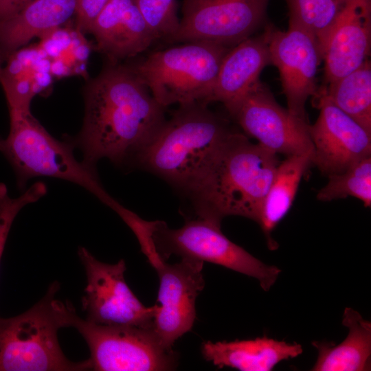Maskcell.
<instances>
[{"instance_id":"cell-1","label":"cell","mask_w":371,"mask_h":371,"mask_svg":"<svg viewBox=\"0 0 371 371\" xmlns=\"http://www.w3.org/2000/svg\"><path fill=\"white\" fill-rule=\"evenodd\" d=\"M84 98L82 126L69 142L95 170L101 159L117 164L133 159L166 121L165 108L128 64L109 63L88 82Z\"/></svg>"},{"instance_id":"cell-2","label":"cell","mask_w":371,"mask_h":371,"mask_svg":"<svg viewBox=\"0 0 371 371\" xmlns=\"http://www.w3.org/2000/svg\"><path fill=\"white\" fill-rule=\"evenodd\" d=\"M279 163L277 154L232 130L187 193L196 216L221 223L226 216H238L258 223Z\"/></svg>"},{"instance_id":"cell-3","label":"cell","mask_w":371,"mask_h":371,"mask_svg":"<svg viewBox=\"0 0 371 371\" xmlns=\"http://www.w3.org/2000/svg\"><path fill=\"white\" fill-rule=\"evenodd\" d=\"M203 102L179 106L136 154L135 162L188 193L232 131Z\"/></svg>"},{"instance_id":"cell-4","label":"cell","mask_w":371,"mask_h":371,"mask_svg":"<svg viewBox=\"0 0 371 371\" xmlns=\"http://www.w3.org/2000/svg\"><path fill=\"white\" fill-rule=\"evenodd\" d=\"M53 282L45 295L25 312L0 317V371H82L91 370L89 359L74 362L66 357L58 330L72 327L78 315L71 304L56 298Z\"/></svg>"},{"instance_id":"cell-5","label":"cell","mask_w":371,"mask_h":371,"mask_svg":"<svg viewBox=\"0 0 371 371\" xmlns=\"http://www.w3.org/2000/svg\"><path fill=\"white\" fill-rule=\"evenodd\" d=\"M9 115L10 131L6 137H0V152L12 166L19 188L34 177H48L82 187L110 208L117 202L96 170L76 159L69 141L54 138L31 112L9 111Z\"/></svg>"},{"instance_id":"cell-6","label":"cell","mask_w":371,"mask_h":371,"mask_svg":"<svg viewBox=\"0 0 371 371\" xmlns=\"http://www.w3.org/2000/svg\"><path fill=\"white\" fill-rule=\"evenodd\" d=\"M231 48L208 41L186 42L128 65L164 108L208 104L221 63Z\"/></svg>"},{"instance_id":"cell-7","label":"cell","mask_w":371,"mask_h":371,"mask_svg":"<svg viewBox=\"0 0 371 371\" xmlns=\"http://www.w3.org/2000/svg\"><path fill=\"white\" fill-rule=\"evenodd\" d=\"M148 239L157 253L166 260L172 255L221 265L256 279L268 291L281 273L280 269L267 265L221 232V223L195 216L178 229L164 221H146Z\"/></svg>"},{"instance_id":"cell-8","label":"cell","mask_w":371,"mask_h":371,"mask_svg":"<svg viewBox=\"0 0 371 371\" xmlns=\"http://www.w3.org/2000/svg\"><path fill=\"white\" fill-rule=\"evenodd\" d=\"M87 343L91 370H172L178 355L153 328L99 325L76 317L73 326Z\"/></svg>"},{"instance_id":"cell-9","label":"cell","mask_w":371,"mask_h":371,"mask_svg":"<svg viewBox=\"0 0 371 371\" xmlns=\"http://www.w3.org/2000/svg\"><path fill=\"white\" fill-rule=\"evenodd\" d=\"M226 109L245 134L265 148L286 157L314 156L308 122L280 105L260 80Z\"/></svg>"},{"instance_id":"cell-10","label":"cell","mask_w":371,"mask_h":371,"mask_svg":"<svg viewBox=\"0 0 371 371\" xmlns=\"http://www.w3.org/2000/svg\"><path fill=\"white\" fill-rule=\"evenodd\" d=\"M78 254L86 273L87 286L82 299L86 320L104 326L153 328L157 304L145 306L126 282L123 259L108 264L96 259L84 247Z\"/></svg>"},{"instance_id":"cell-11","label":"cell","mask_w":371,"mask_h":371,"mask_svg":"<svg viewBox=\"0 0 371 371\" xmlns=\"http://www.w3.org/2000/svg\"><path fill=\"white\" fill-rule=\"evenodd\" d=\"M269 0H184L182 18L166 41H208L232 47L265 23Z\"/></svg>"},{"instance_id":"cell-12","label":"cell","mask_w":371,"mask_h":371,"mask_svg":"<svg viewBox=\"0 0 371 371\" xmlns=\"http://www.w3.org/2000/svg\"><path fill=\"white\" fill-rule=\"evenodd\" d=\"M142 251L159 280L153 329L166 346L172 348L179 337L192 329L196 319V299L205 286L203 262L181 258L179 262L168 264L152 246Z\"/></svg>"},{"instance_id":"cell-13","label":"cell","mask_w":371,"mask_h":371,"mask_svg":"<svg viewBox=\"0 0 371 371\" xmlns=\"http://www.w3.org/2000/svg\"><path fill=\"white\" fill-rule=\"evenodd\" d=\"M271 65L279 71L282 91L288 110L307 121L305 105L310 97H315L319 87L317 71L322 56L315 38L304 30L289 25L282 31L267 24L264 30Z\"/></svg>"},{"instance_id":"cell-14","label":"cell","mask_w":371,"mask_h":371,"mask_svg":"<svg viewBox=\"0 0 371 371\" xmlns=\"http://www.w3.org/2000/svg\"><path fill=\"white\" fill-rule=\"evenodd\" d=\"M314 98L319 113L308 126L313 164L328 176L371 156V133L336 106L322 88Z\"/></svg>"},{"instance_id":"cell-15","label":"cell","mask_w":371,"mask_h":371,"mask_svg":"<svg viewBox=\"0 0 371 371\" xmlns=\"http://www.w3.org/2000/svg\"><path fill=\"white\" fill-rule=\"evenodd\" d=\"M97 49L116 63L146 51L157 40L134 0H109L92 22Z\"/></svg>"},{"instance_id":"cell-16","label":"cell","mask_w":371,"mask_h":371,"mask_svg":"<svg viewBox=\"0 0 371 371\" xmlns=\"http://www.w3.org/2000/svg\"><path fill=\"white\" fill-rule=\"evenodd\" d=\"M371 47V0H352L334 27L324 48L328 85L359 67Z\"/></svg>"},{"instance_id":"cell-17","label":"cell","mask_w":371,"mask_h":371,"mask_svg":"<svg viewBox=\"0 0 371 371\" xmlns=\"http://www.w3.org/2000/svg\"><path fill=\"white\" fill-rule=\"evenodd\" d=\"M269 65L265 32L238 43L225 56L207 103L218 102L227 109L260 80L262 71Z\"/></svg>"},{"instance_id":"cell-18","label":"cell","mask_w":371,"mask_h":371,"mask_svg":"<svg viewBox=\"0 0 371 371\" xmlns=\"http://www.w3.org/2000/svg\"><path fill=\"white\" fill-rule=\"evenodd\" d=\"M78 0H32L12 16L0 21V58L43 37L75 16Z\"/></svg>"},{"instance_id":"cell-19","label":"cell","mask_w":371,"mask_h":371,"mask_svg":"<svg viewBox=\"0 0 371 371\" xmlns=\"http://www.w3.org/2000/svg\"><path fill=\"white\" fill-rule=\"evenodd\" d=\"M302 352L299 344L266 336L232 341H207L201 346L203 357L214 366L241 371H270L282 361L297 357Z\"/></svg>"},{"instance_id":"cell-20","label":"cell","mask_w":371,"mask_h":371,"mask_svg":"<svg viewBox=\"0 0 371 371\" xmlns=\"http://www.w3.org/2000/svg\"><path fill=\"white\" fill-rule=\"evenodd\" d=\"M0 74L9 111L31 112L32 98L46 85L51 73L50 62L39 46L21 47L4 61Z\"/></svg>"},{"instance_id":"cell-21","label":"cell","mask_w":371,"mask_h":371,"mask_svg":"<svg viewBox=\"0 0 371 371\" xmlns=\"http://www.w3.org/2000/svg\"><path fill=\"white\" fill-rule=\"evenodd\" d=\"M342 324L348 334L339 344L314 341L317 351L313 371L370 370L371 322L357 311L347 307L343 314Z\"/></svg>"},{"instance_id":"cell-22","label":"cell","mask_w":371,"mask_h":371,"mask_svg":"<svg viewBox=\"0 0 371 371\" xmlns=\"http://www.w3.org/2000/svg\"><path fill=\"white\" fill-rule=\"evenodd\" d=\"M313 159L311 155L289 156L277 167L258 222L270 250L278 247L271 233L292 206L301 179L313 164Z\"/></svg>"},{"instance_id":"cell-23","label":"cell","mask_w":371,"mask_h":371,"mask_svg":"<svg viewBox=\"0 0 371 371\" xmlns=\"http://www.w3.org/2000/svg\"><path fill=\"white\" fill-rule=\"evenodd\" d=\"M340 110L371 133V64L359 67L321 87Z\"/></svg>"},{"instance_id":"cell-24","label":"cell","mask_w":371,"mask_h":371,"mask_svg":"<svg viewBox=\"0 0 371 371\" xmlns=\"http://www.w3.org/2000/svg\"><path fill=\"white\" fill-rule=\"evenodd\" d=\"M289 25L300 27L316 40L322 56L339 18L352 0H285Z\"/></svg>"},{"instance_id":"cell-25","label":"cell","mask_w":371,"mask_h":371,"mask_svg":"<svg viewBox=\"0 0 371 371\" xmlns=\"http://www.w3.org/2000/svg\"><path fill=\"white\" fill-rule=\"evenodd\" d=\"M328 177L327 183L317 192L318 200L326 202L351 196L360 200L366 207L371 206V156Z\"/></svg>"},{"instance_id":"cell-26","label":"cell","mask_w":371,"mask_h":371,"mask_svg":"<svg viewBox=\"0 0 371 371\" xmlns=\"http://www.w3.org/2000/svg\"><path fill=\"white\" fill-rule=\"evenodd\" d=\"M47 193L41 181L34 183L19 196L9 195L6 186L0 183V262L12 225L19 212L27 205L38 201Z\"/></svg>"},{"instance_id":"cell-27","label":"cell","mask_w":371,"mask_h":371,"mask_svg":"<svg viewBox=\"0 0 371 371\" xmlns=\"http://www.w3.org/2000/svg\"><path fill=\"white\" fill-rule=\"evenodd\" d=\"M144 20L157 39L166 41L177 30V0H134Z\"/></svg>"},{"instance_id":"cell-28","label":"cell","mask_w":371,"mask_h":371,"mask_svg":"<svg viewBox=\"0 0 371 371\" xmlns=\"http://www.w3.org/2000/svg\"><path fill=\"white\" fill-rule=\"evenodd\" d=\"M109 0H78L75 14L76 30L89 33L94 19Z\"/></svg>"},{"instance_id":"cell-29","label":"cell","mask_w":371,"mask_h":371,"mask_svg":"<svg viewBox=\"0 0 371 371\" xmlns=\"http://www.w3.org/2000/svg\"><path fill=\"white\" fill-rule=\"evenodd\" d=\"M32 1L0 0V21L12 16Z\"/></svg>"},{"instance_id":"cell-30","label":"cell","mask_w":371,"mask_h":371,"mask_svg":"<svg viewBox=\"0 0 371 371\" xmlns=\"http://www.w3.org/2000/svg\"><path fill=\"white\" fill-rule=\"evenodd\" d=\"M2 67H3V61L1 60L0 58V74H1Z\"/></svg>"}]
</instances>
